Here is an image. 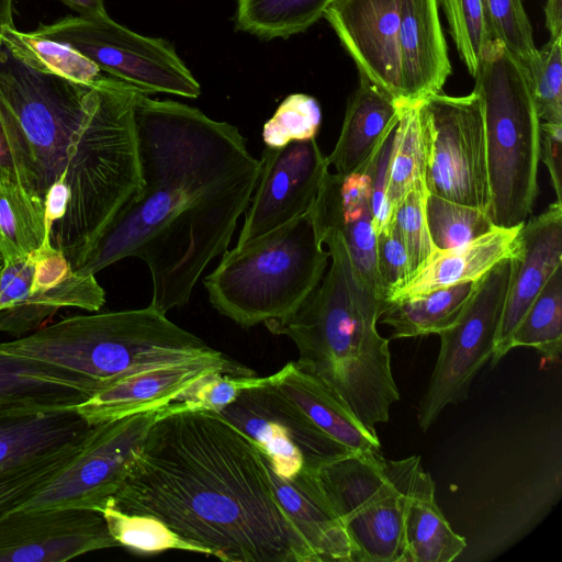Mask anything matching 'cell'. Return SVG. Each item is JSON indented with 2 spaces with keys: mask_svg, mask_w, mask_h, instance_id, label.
Returning <instances> with one entry per match:
<instances>
[{
  "mask_svg": "<svg viewBox=\"0 0 562 562\" xmlns=\"http://www.w3.org/2000/svg\"><path fill=\"white\" fill-rule=\"evenodd\" d=\"M429 143L430 126L423 101L402 103L387 173V200L393 214L417 182H426Z\"/></svg>",
  "mask_w": 562,
  "mask_h": 562,
  "instance_id": "obj_31",
  "label": "cell"
},
{
  "mask_svg": "<svg viewBox=\"0 0 562 562\" xmlns=\"http://www.w3.org/2000/svg\"><path fill=\"white\" fill-rule=\"evenodd\" d=\"M401 0H334L323 18L359 75L403 103L398 50Z\"/></svg>",
  "mask_w": 562,
  "mask_h": 562,
  "instance_id": "obj_17",
  "label": "cell"
},
{
  "mask_svg": "<svg viewBox=\"0 0 562 562\" xmlns=\"http://www.w3.org/2000/svg\"><path fill=\"white\" fill-rule=\"evenodd\" d=\"M375 268L382 296L389 304L390 297L412 279L405 245L392 225L376 233Z\"/></svg>",
  "mask_w": 562,
  "mask_h": 562,
  "instance_id": "obj_45",
  "label": "cell"
},
{
  "mask_svg": "<svg viewBox=\"0 0 562 562\" xmlns=\"http://www.w3.org/2000/svg\"><path fill=\"white\" fill-rule=\"evenodd\" d=\"M474 285L458 283L390 304L381 323L392 328L391 339L438 335L458 319Z\"/></svg>",
  "mask_w": 562,
  "mask_h": 562,
  "instance_id": "obj_30",
  "label": "cell"
},
{
  "mask_svg": "<svg viewBox=\"0 0 562 562\" xmlns=\"http://www.w3.org/2000/svg\"><path fill=\"white\" fill-rule=\"evenodd\" d=\"M13 0H0V26L14 27L12 20Z\"/></svg>",
  "mask_w": 562,
  "mask_h": 562,
  "instance_id": "obj_51",
  "label": "cell"
},
{
  "mask_svg": "<svg viewBox=\"0 0 562 562\" xmlns=\"http://www.w3.org/2000/svg\"><path fill=\"white\" fill-rule=\"evenodd\" d=\"M473 78L484 117L488 215L496 227L522 226L538 195L541 135L526 74L499 41L491 40Z\"/></svg>",
  "mask_w": 562,
  "mask_h": 562,
  "instance_id": "obj_7",
  "label": "cell"
},
{
  "mask_svg": "<svg viewBox=\"0 0 562 562\" xmlns=\"http://www.w3.org/2000/svg\"><path fill=\"white\" fill-rule=\"evenodd\" d=\"M546 27L549 40L562 36V0H547L544 5Z\"/></svg>",
  "mask_w": 562,
  "mask_h": 562,
  "instance_id": "obj_48",
  "label": "cell"
},
{
  "mask_svg": "<svg viewBox=\"0 0 562 562\" xmlns=\"http://www.w3.org/2000/svg\"><path fill=\"white\" fill-rule=\"evenodd\" d=\"M492 40L499 41L527 70L538 57L522 0H483Z\"/></svg>",
  "mask_w": 562,
  "mask_h": 562,
  "instance_id": "obj_38",
  "label": "cell"
},
{
  "mask_svg": "<svg viewBox=\"0 0 562 562\" xmlns=\"http://www.w3.org/2000/svg\"><path fill=\"white\" fill-rule=\"evenodd\" d=\"M134 123L140 190L75 270L95 274L127 257L151 278L150 305H186L209 263L228 249L261 162L239 130L201 110L137 91Z\"/></svg>",
  "mask_w": 562,
  "mask_h": 562,
  "instance_id": "obj_1",
  "label": "cell"
},
{
  "mask_svg": "<svg viewBox=\"0 0 562 562\" xmlns=\"http://www.w3.org/2000/svg\"><path fill=\"white\" fill-rule=\"evenodd\" d=\"M93 87L38 71L0 47V123L18 182L43 201L65 168Z\"/></svg>",
  "mask_w": 562,
  "mask_h": 562,
  "instance_id": "obj_8",
  "label": "cell"
},
{
  "mask_svg": "<svg viewBox=\"0 0 562 562\" xmlns=\"http://www.w3.org/2000/svg\"><path fill=\"white\" fill-rule=\"evenodd\" d=\"M212 372L235 376L256 375L254 370L226 355L159 364L95 391L78 404L76 409L92 426L121 419L175 402L194 382Z\"/></svg>",
  "mask_w": 562,
  "mask_h": 562,
  "instance_id": "obj_18",
  "label": "cell"
},
{
  "mask_svg": "<svg viewBox=\"0 0 562 562\" xmlns=\"http://www.w3.org/2000/svg\"><path fill=\"white\" fill-rule=\"evenodd\" d=\"M2 43L30 67L83 86H95L108 75L74 48L15 27H1Z\"/></svg>",
  "mask_w": 562,
  "mask_h": 562,
  "instance_id": "obj_33",
  "label": "cell"
},
{
  "mask_svg": "<svg viewBox=\"0 0 562 562\" xmlns=\"http://www.w3.org/2000/svg\"><path fill=\"white\" fill-rule=\"evenodd\" d=\"M458 54L473 77L492 40L483 0H440Z\"/></svg>",
  "mask_w": 562,
  "mask_h": 562,
  "instance_id": "obj_41",
  "label": "cell"
},
{
  "mask_svg": "<svg viewBox=\"0 0 562 562\" xmlns=\"http://www.w3.org/2000/svg\"><path fill=\"white\" fill-rule=\"evenodd\" d=\"M310 213L318 234L325 229L339 234L360 281L385 302L375 268L376 233L367 161L350 175L328 171Z\"/></svg>",
  "mask_w": 562,
  "mask_h": 562,
  "instance_id": "obj_19",
  "label": "cell"
},
{
  "mask_svg": "<svg viewBox=\"0 0 562 562\" xmlns=\"http://www.w3.org/2000/svg\"><path fill=\"white\" fill-rule=\"evenodd\" d=\"M112 503L223 561L321 562L279 503L257 443L188 402L151 426Z\"/></svg>",
  "mask_w": 562,
  "mask_h": 562,
  "instance_id": "obj_2",
  "label": "cell"
},
{
  "mask_svg": "<svg viewBox=\"0 0 562 562\" xmlns=\"http://www.w3.org/2000/svg\"><path fill=\"white\" fill-rule=\"evenodd\" d=\"M524 71L540 123L562 124V36L538 49Z\"/></svg>",
  "mask_w": 562,
  "mask_h": 562,
  "instance_id": "obj_39",
  "label": "cell"
},
{
  "mask_svg": "<svg viewBox=\"0 0 562 562\" xmlns=\"http://www.w3.org/2000/svg\"><path fill=\"white\" fill-rule=\"evenodd\" d=\"M425 209L430 238L439 251L465 245L496 227L487 212L429 192Z\"/></svg>",
  "mask_w": 562,
  "mask_h": 562,
  "instance_id": "obj_37",
  "label": "cell"
},
{
  "mask_svg": "<svg viewBox=\"0 0 562 562\" xmlns=\"http://www.w3.org/2000/svg\"><path fill=\"white\" fill-rule=\"evenodd\" d=\"M322 123L317 100L308 94L293 93L278 106L262 130L267 147H282L293 140L315 138Z\"/></svg>",
  "mask_w": 562,
  "mask_h": 562,
  "instance_id": "obj_42",
  "label": "cell"
},
{
  "mask_svg": "<svg viewBox=\"0 0 562 562\" xmlns=\"http://www.w3.org/2000/svg\"><path fill=\"white\" fill-rule=\"evenodd\" d=\"M318 235L328 247V271L290 317L267 328L289 337L299 351L297 366L378 435L376 425L389 422L400 400L390 340L376 329L389 305L360 281L339 234L325 229Z\"/></svg>",
  "mask_w": 562,
  "mask_h": 562,
  "instance_id": "obj_3",
  "label": "cell"
},
{
  "mask_svg": "<svg viewBox=\"0 0 562 562\" xmlns=\"http://www.w3.org/2000/svg\"><path fill=\"white\" fill-rule=\"evenodd\" d=\"M2 37H1V26H0V47L2 46Z\"/></svg>",
  "mask_w": 562,
  "mask_h": 562,
  "instance_id": "obj_52",
  "label": "cell"
},
{
  "mask_svg": "<svg viewBox=\"0 0 562 562\" xmlns=\"http://www.w3.org/2000/svg\"><path fill=\"white\" fill-rule=\"evenodd\" d=\"M138 90L106 76L92 88L59 177L68 190L64 216L50 243L74 270L121 207L140 190L134 100Z\"/></svg>",
  "mask_w": 562,
  "mask_h": 562,
  "instance_id": "obj_4",
  "label": "cell"
},
{
  "mask_svg": "<svg viewBox=\"0 0 562 562\" xmlns=\"http://www.w3.org/2000/svg\"><path fill=\"white\" fill-rule=\"evenodd\" d=\"M33 33L74 48L103 74L144 93L162 92L190 99L201 93L200 83L171 43L135 33L109 15H70L41 24Z\"/></svg>",
  "mask_w": 562,
  "mask_h": 562,
  "instance_id": "obj_10",
  "label": "cell"
},
{
  "mask_svg": "<svg viewBox=\"0 0 562 562\" xmlns=\"http://www.w3.org/2000/svg\"><path fill=\"white\" fill-rule=\"evenodd\" d=\"M218 413L252 439L272 470L286 481L303 472L316 473L353 453L323 431L274 383L243 391Z\"/></svg>",
  "mask_w": 562,
  "mask_h": 562,
  "instance_id": "obj_14",
  "label": "cell"
},
{
  "mask_svg": "<svg viewBox=\"0 0 562 562\" xmlns=\"http://www.w3.org/2000/svg\"><path fill=\"white\" fill-rule=\"evenodd\" d=\"M45 238L44 201L18 181L0 177V254L3 263L25 259Z\"/></svg>",
  "mask_w": 562,
  "mask_h": 562,
  "instance_id": "obj_32",
  "label": "cell"
},
{
  "mask_svg": "<svg viewBox=\"0 0 562 562\" xmlns=\"http://www.w3.org/2000/svg\"><path fill=\"white\" fill-rule=\"evenodd\" d=\"M260 162L236 248L310 212L329 171L316 138L293 140L278 148L266 146Z\"/></svg>",
  "mask_w": 562,
  "mask_h": 562,
  "instance_id": "obj_15",
  "label": "cell"
},
{
  "mask_svg": "<svg viewBox=\"0 0 562 562\" xmlns=\"http://www.w3.org/2000/svg\"><path fill=\"white\" fill-rule=\"evenodd\" d=\"M100 513L120 547L142 553L176 549L211 555L209 549L184 539L156 517L121 510L112 497Z\"/></svg>",
  "mask_w": 562,
  "mask_h": 562,
  "instance_id": "obj_36",
  "label": "cell"
},
{
  "mask_svg": "<svg viewBox=\"0 0 562 562\" xmlns=\"http://www.w3.org/2000/svg\"><path fill=\"white\" fill-rule=\"evenodd\" d=\"M176 407L166 406L92 426L69 464L15 509L100 510L119 491L149 429Z\"/></svg>",
  "mask_w": 562,
  "mask_h": 562,
  "instance_id": "obj_12",
  "label": "cell"
},
{
  "mask_svg": "<svg viewBox=\"0 0 562 562\" xmlns=\"http://www.w3.org/2000/svg\"><path fill=\"white\" fill-rule=\"evenodd\" d=\"M428 190L425 181L417 182L395 209L391 225L405 245L412 278L437 254L426 220Z\"/></svg>",
  "mask_w": 562,
  "mask_h": 562,
  "instance_id": "obj_40",
  "label": "cell"
},
{
  "mask_svg": "<svg viewBox=\"0 0 562 562\" xmlns=\"http://www.w3.org/2000/svg\"><path fill=\"white\" fill-rule=\"evenodd\" d=\"M0 177L18 181L13 158L0 123Z\"/></svg>",
  "mask_w": 562,
  "mask_h": 562,
  "instance_id": "obj_50",
  "label": "cell"
},
{
  "mask_svg": "<svg viewBox=\"0 0 562 562\" xmlns=\"http://www.w3.org/2000/svg\"><path fill=\"white\" fill-rule=\"evenodd\" d=\"M80 446L1 479L0 517L21 506L58 475L74 459Z\"/></svg>",
  "mask_w": 562,
  "mask_h": 562,
  "instance_id": "obj_44",
  "label": "cell"
},
{
  "mask_svg": "<svg viewBox=\"0 0 562 562\" xmlns=\"http://www.w3.org/2000/svg\"><path fill=\"white\" fill-rule=\"evenodd\" d=\"M115 547L97 510L14 509L0 517V562H63Z\"/></svg>",
  "mask_w": 562,
  "mask_h": 562,
  "instance_id": "obj_16",
  "label": "cell"
},
{
  "mask_svg": "<svg viewBox=\"0 0 562 562\" xmlns=\"http://www.w3.org/2000/svg\"><path fill=\"white\" fill-rule=\"evenodd\" d=\"M93 393L88 382L64 369L0 355V404L44 409L71 407Z\"/></svg>",
  "mask_w": 562,
  "mask_h": 562,
  "instance_id": "obj_29",
  "label": "cell"
},
{
  "mask_svg": "<svg viewBox=\"0 0 562 562\" xmlns=\"http://www.w3.org/2000/svg\"><path fill=\"white\" fill-rule=\"evenodd\" d=\"M512 256L475 281L458 319L438 334L439 355L417 412L423 431L446 406L467 398L474 376L491 360L510 282Z\"/></svg>",
  "mask_w": 562,
  "mask_h": 562,
  "instance_id": "obj_11",
  "label": "cell"
},
{
  "mask_svg": "<svg viewBox=\"0 0 562 562\" xmlns=\"http://www.w3.org/2000/svg\"><path fill=\"white\" fill-rule=\"evenodd\" d=\"M540 158H542L555 193V202L562 203L561 194V139L562 124L540 123Z\"/></svg>",
  "mask_w": 562,
  "mask_h": 562,
  "instance_id": "obj_47",
  "label": "cell"
},
{
  "mask_svg": "<svg viewBox=\"0 0 562 562\" xmlns=\"http://www.w3.org/2000/svg\"><path fill=\"white\" fill-rule=\"evenodd\" d=\"M82 18H102L109 15L103 0H59Z\"/></svg>",
  "mask_w": 562,
  "mask_h": 562,
  "instance_id": "obj_49",
  "label": "cell"
},
{
  "mask_svg": "<svg viewBox=\"0 0 562 562\" xmlns=\"http://www.w3.org/2000/svg\"><path fill=\"white\" fill-rule=\"evenodd\" d=\"M33 260L3 263L0 272V333L25 336L37 329L59 308L78 307L98 312L105 292L94 274L78 271L49 290L31 286Z\"/></svg>",
  "mask_w": 562,
  "mask_h": 562,
  "instance_id": "obj_21",
  "label": "cell"
},
{
  "mask_svg": "<svg viewBox=\"0 0 562 562\" xmlns=\"http://www.w3.org/2000/svg\"><path fill=\"white\" fill-rule=\"evenodd\" d=\"M0 355L64 369L83 379L95 392L149 367L225 353L149 304L139 310L64 318L0 342Z\"/></svg>",
  "mask_w": 562,
  "mask_h": 562,
  "instance_id": "obj_5",
  "label": "cell"
},
{
  "mask_svg": "<svg viewBox=\"0 0 562 562\" xmlns=\"http://www.w3.org/2000/svg\"><path fill=\"white\" fill-rule=\"evenodd\" d=\"M402 103L359 75L348 101L341 130L327 162L339 175H350L369 159L384 136L397 124Z\"/></svg>",
  "mask_w": 562,
  "mask_h": 562,
  "instance_id": "obj_25",
  "label": "cell"
},
{
  "mask_svg": "<svg viewBox=\"0 0 562 562\" xmlns=\"http://www.w3.org/2000/svg\"><path fill=\"white\" fill-rule=\"evenodd\" d=\"M280 375V370L263 378L212 372L194 382L175 402H188L195 408L220 412L234 402L243 391L276 383Z\"/></svg>",
  "mask_w": 562,
  "mask_h": 562,
  "instance_id": "obj_43",
  "label": "cell"
},
{
  "mask_svg": "<svg viewBox=\"0 0 562 562\" xmlns=\"http://www.w3.org/2000/svg\"><path fill=\"white\" fill-rule=\"evenodd\" d=\"M280 371L276 386L323 431L352 452H380L378 435L363 427L317 378L301 369L295 361L286 363Z\"/></svg>",
  "mask_w": 562,
  "mask_h": 562,
  "instance_id": "obj_28",
  "label": "cell"
},
{
  "mask_svg": "<svg viewBox=\"0 0 562 562\" xmlns=\"http://www.w3.org/2000/svg\"><path fill=\"white\" fill-rule=\"evenodd\" d=\"M430 126L426 187L429 193L490 212L484 117L475 92H441L423 101Z\"/></svg>",
  "mask_w": 562,
  "mask_h": 562,
  "instance_id": "obj_13",
  "label": "cell"
},
{
  "mask_svg": "<svg viewBox=\"0 0 562 562\" xmlns=\"http://www.w3.org/2000/svg\"><path fill=\"white\" fill-rule=\"evenodd\" d=\"M329 251L310 212L222 254L203 279L211 305L243 327L290 317L322 281Z\"/></svg>",
  "mask_w": 562,
  "mask_h": 562,
  "instance_id": "obj_6",
  "label": "cell"
},
{
  "mask_svg": "<svg viewBox=\"0 0 562 562\" xmlns=\"http://www.w3.org/2000/svg\"><path fill=\"white\" fill-rule=\"evenodd\" d=\"M520 228L495 227L465 245L438 250L405 286L390 297L389 305L440 288L477 281L514 254Z\"/></svg>",
  "mask_w": 562,
  "mask_h": 562,
  "instance_id": "obj_26",
  "label": "cell"
},
{
  "mask_svg": "<svg viewBox=\"0 0 562 562\" xmlns=\"http://www.w3.org/2000/svg\"><path fill=\"white\" fill-rule=\"evenodd\" d=\"M496 345L495 366L508 352L513 333L558 267L562 266V203L553 202L520 228Z\"/></svg>",
  "mask_w": 562,
  "mask_h": 562,
  "instance_id": "obj_20",
  "label": "cell"
},
{
  "mask_svg": "<svg viewBox=\"0 0 562 562\" xmlns=\"http://www.w3.org/2000/svg\"><path fill=\"white\" fill-rule=\"evenodd\" d=\"M386 468L405 496L404 562H451L467 548L435 499V482L419 456L385 460Z\"/></svg>",
  "mask_w": 562,
  "mask_h": 562,
  "instance_id": "obj_23",
  "label": "cell"
},
{
  "mask_svg": "<svg viewBox=\"0 0 562 562\" xmlns=\"http://www.w3.org/2000/svg\"><path fill=\"white\" fill-rule=\"evenodd\" d=\"M2 265H3V258H2V256L0 254V266H2Z\"/></svg>",
  "mask_w": 562,
  "mask_h": 562,
  "instance_id": "obj_53",
  "label": "cell"
},
{
  "mask_svg": "<svg viewBox=\"0 0 562 562\" xmlns=\"http://www.w3.org/2000/svg\"><path fill=\"white\" fill-rule=\"evenodd\" d=\"M1 267H2V266H0V272H1Z\"/></svg>",
  "mask_w": 562,
  "mask_h": 562,
  "instance_id": "obj_54",
  "label": "cell"
},
{
  "mask_svg": "<svg viewBox=\"0 0 562 562\" xmlns=\"http://www.w3.org/2000/svg\"><path fill=\"white\" fill-rule=\"evenodd\" d=\"M347 532L351 562H404L405 496L381 452L350 453L317 471Z\"/></svg>",
  "mask_w": 562,
  "mask_h": 562,
  "instance_id": "obj_9",
  "label": "cell"
},
{
  "mask_svg": "<svg viewBox=\"0 0 562 562\" xmlns=\"http://www.w3.org/2000/svg\"><path fill=\"white\" fill-rule=\"evenodd\" d=\"M396 125L367 160L371 178V209L375 233L390 226L393 218V210L387 200V173Z\"/></svg>",
  "mask_w": 562,
  "mask_h": 562,
  "instance_id": "obj_46",
  "label": "cell"
},
{
  "mask_svg": "<svg viewBox=\"0 0 562 562\" xmlns=\"http://www.w3.org/2000/svg\"><path fill=\"white\" fill-rule=\"evenodd\" d=\"M268 468L279 503L321 562H351L347 532L321 488L317 472H303L293 481H286L272 470L269 462Z\"/></svg>",
  "mask_w": 562,
  "mask_h": 562,
  "instance_id": "obj_27",
  "label": "cell"
},
{
  "mask_svg": "<svg viewBox=\"0 0 562 562\" xmlns=\"http://www.w3.org/2000/svg\"><path fill=\"white\" fill-rule=\"evenodd\" d=\"M91 428L76 406L44 409L0 404V480L78 448Z\"/></svg>",
  "mask_w": 562,
  "mask_h": 562,
  "instance_id": "obj_22",
  "label": "cell"
},
{
  "mask_svg": "<svg viewBox=\"0 0 562 562\" xmlns=\"http://www.w3.org/2000/svg\"><path fill=\"white\" fill-rule=\"evenodd\" d=\"M398 50L403 103L441 92L451 74L439 0H401Z\"/></svg>",
  "mask_w": 562,
  "mask_h": 562,
  "instance_id": "obj_24",
  "label": "cell"
},
{
  "mask_svg": "<svg viewBox=\"0 0 562 562\" xmlns=\"http://www.w3.org/2000/svg\"><path fill=\"white\" fill-rule=\"evenodd\" d=\"M334 0H237L235 27L262 40L303 33Z\"/></svg>",
  "mask_w": 562,
  "mask_h": 562,
  "instance_id": "obj_34",
  "label": "cell"
},
{
  "mask_svg": "<svg viewBox=\"0 0 562 562\" xmlns=\"http://www.w3.org/2000/svg\"><path fill=\"white\" fill-rule=\"evenodd\" d=\"M535 348L555 361L562 351V266L558 267L513 333L509 349Z\"/></svg>",
  "mask_w": 562,
  "mask_h": 562,
  "instance_id": "obj_35",
  "label": "cell"
}]
</instances>
